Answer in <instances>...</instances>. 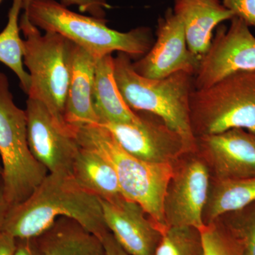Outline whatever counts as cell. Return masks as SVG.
<instances>
[{
    "instance_id": "cell-1",
    "label": "cell",
    "mask_w": 255,
    "mask_h": 255,
    "mask_svg": "<svg viewBox=\"0 0 255 255\" xmlns=\"http://www.w3.org/2000/svg\"><path fill=\"white\" fill-rule=\"evenodd\" d=\"M61 217L75 220L100 239L110 232L100 198L70 173L47 174L27 199L11 207L1 231L16 239L36 238Z\"/></svg>"
},
{
    "instance_id": "cell-2",
    "label": "cell",
    "mask_w": 255,
    "mask_h": 255,
    "mask_svg": "<svg viewBox=\"0 0 255 255\" xmlns=\"http://www.w3.org/2000/svg\"><path fill=\"white\" fill-rule=\"evenodd\" d=\"M114 76L126 103L134 112L154 114L182 137L189 150L196 147L191 127L190 96L194 76L179 72L162 79H149L137 74L131 58L119 53L114 58Z\"/></svg>"
},
{
    "instance_id": "cell-3",
    "label": "cell",
    "mask_w": 255,
    "mask_h": 255,
    "mask_svg": "<svg viewBox=\"0 0 255 255\" xmlns=\"http://www.w3.org/2000/svg\"><path fill=\"white\" fill-rule=\"evenodd\" d=\"M24 13L37 28L61 35L96 59L115 51L139 59L154 43L149 28L116 31L107 26L105 18L78 14L55 0H31Z\"/></svg>"
},
{
    "instance_id": "cell-4",
    "label": "cell",
    "mask_w": 255,
    "mask_h": 255,
    "mask_svg": "<svg viewBox=\"0 0 255 255\" xmlns=\"http://www.w3.org/2000/svg\"><path fill=\"white\" fill-rule=\"evenodd\" d=\"M75 128L80 145L97 151L110 162L124 197L140 204L164 232L167 229L164 198L175 172L172 164L150 163L136 158L124 150L112 133L98 124H85Z\"/></svg>"
},
{
    "instance_id": "cell-5",
    "label": "cell",
    "mask_w": 255,
    "mask_h": 255,
    "mask_svg": "<svg viewBox=\"0 0 255 255\" xmlns=\"http://www.w3.org/2000/svg\"><path fill=\"white\" fill-rule=\"evenodd\" d=\"M19 26L24 36L23 64L31 78L28 98L46 106L60 127L73 130L67 124L65 113L75 44L54 32L42 34L26 13Z\"/></svg>"
},
{
    "instance_id": "cell-6",
    "label": "cell",
    "mask_w": 255,
    "mask_h": 255,
    "mask_svg": "<svg viewBox=\"0 0 255 255\" xmlns=\"http://www.w3.org/2000/svg\"><path fill=\"white\" fill-rule=\"evenodd\" d=\"M191 127L195 137L231 129L255 134V70L233 74L190 96Z\"/></svg>"
},
{
    "instance_id": "cell-7",
    "label": "cell",
    "mask_w": 255,
    "mask_h": 255,
    "mask_svg": "<svg viewBox=\"0 0 255 255\" xmlns=\"http://www.w3.org/2000/svg\"><path fill=\"white\" fill-rule=\"evenodd\" d=\"M0 159L11 207L27 199L48 174L32 155L28 144L26 112L14 103L9 80L1 71Z\"/></svg>"
},
{
    "instance_id": "cell-8",
    "label": "cell",
    "mask_w": 255,
    "mask_h": 255,
    "mask_svg": "<svg viewBox=\"0 0 255 255\" xmlns=\"http://www.w3.org/2000/svg\"><path fill=\"white\" fill-rule=\"evenodd\" d=\"M229 28L219 25L194 77V89L206 88L223 78L255 70V37L242 18L234 16Z\"/></svg>"
},
{
    "instance_id": "cell-9",
    "label": "cell",
    "mask_w": 255,
    "mask_h": 255,
    "mask_svg": "<svg viewBox=\"0 0 255 255\" xmlns=\"http://www.w3.org/2000/svg\"><path fill=\"white\" fill-rule=\"evenodd\" d=\"M130 123L98 124L109 130L124 150L137 159L156 164H172L189 151L182 137L154 114L137 112Z\"/></svg>"
},
{
    "instance_id": "cell-10",
    "label": "cell",
    "mask_w": 255,
    "mask_h": 255,
    "mask_svg": "<svg viewBox=\"0 0 255 255\" xmlns=\"http://www.w3.org/2000/svg\"><path fill=\"white\" fill-rule=\"evenodd\" d=\"M28 147L34 158L48 173H70L80 148L76 129L60 127L40 101L26 100Z\"/></svg>"
},
{
    "instance_id": "cell-11",
    "label": "cell",
    "mask_w": 255,
    "mask_h": 255,
    "mask_svg": "<svg viewBox=\"0 0 255 255\" xmlns=\"http://www.w3.org/2000/svg\"><path fill=\"white\" fill-rule=\"evenodd\" d=\"M156 36L150 50L132 63L135 71L149 79L167 78L179 72L194 77L201 59L188 48L184 24L173 9H167L159 18Z\"/></svg>"
},
{
    "instance_id": "cell-12",
    "label": "cell",
    "mask_w": 255,
    "mask_h": 255,
    "mask_svg": "<svg viewBox=\"0 0 255 255\" xmlns=\"http://www.w3.org/2000/svg\"><path fill=\"white\" fill-rule=\"evenodd\" d=\"M209 189V170L200 160H191L174 172L164 201L167 228L204 227Z\"/></svg>"
},
{
    "instance_id": "cell-13",
    "label": "cell",
    "mask_w": 255,
    "mask_h": 255,
    "mask_svg": "<svg viewBox=\"0 0 255 255\" xmlns=\"http://www.w3.org/2000/svg\"><path fill=\"white\" fill-rule=\"evenodd\" d=\"M101 203L106 226L128 253L155 255L163 232L140 204L124 196Z\"/></svg>"
},
{
    "instance_id": "cell-14",
    "label": "cell",
    "mask_w": 255,
    "mask_h": 255,
    "mask_svg": "<svg viewBox=\"0 0 255 255\" xmlns=\"http://www.w3.org/2000/svg\"><path fill=\"white\" fill-rule=\"evenodd\" d=\"M217 174L218 179L255 177V134L235 128L196 137Z\"/></svg>"
},
{
    "instance_id": "cell-15",
    "label": "cell",
    "mask_w": 255,
    "mask_h": 255,
    "mask_svg": "<svg viewBox=\"0 0 255 255\" xmlns=\"http://www.w3.org/2000/svg\"><path fill=\"white\" fill-rule=\"evenodd\" d=\"M173 11L184 24L188 48L200 59L209 49L214 28L236 16L221 0H174Z\"/></svg>"
},
{
    "instance_id": "cell-16",
    "label": "cell",
    "mask_w": 255,
    "mask_h": 255,
    "mask_svg": "<svg viewBox=\"0 0 255 255\" xmlns=\"http://www.w3.org/2000/svg\"><path fill=\"white\" fill-rule=\"evenodd\" d=\"M96 63L95 57L75 44L65 113L72 127L99 124L92 100Z\"/></svg>"
},
{
    "instance_id": "cell-17",
    "label": "cell",
    "mask_w": 255,
    "mask_h": 255,
    "mask_svg": "<svg viewBox=\"0 0 255 255\" xmlns=\"http://www.w3.org/2000/svg\"><path fill=\"white\" fill-rule=\"evenodd\" d=\"M114 57L107 55L97 59L94 82V109L99 124L130 123L137 120V112L126 103L114 76Z\"/></svg>"
},
{
    "instance_id": "cell-18",
    "label": "cell",
    "mask_w": 255,
    "mask_h": 255,
    "mask_svg": "<svg viewBox=\"0 0 255 255\" xmlns=\"http://www.w3.org/2000/svg\"><path fill=\"white\" fill-rule=\"evenodd\" d=\"M36 241L46 255H106L102 239L66 217L59 218Z\"/></svg>"
},
{
    "instance_id": "cell-19",
    "label": "cell",
    "mask_w": 255,
    "mask_h": 255,
    "mask_svg": "<svg viewBox=\"0 0 255 255\" xmlns=\"http://www.w3.org/2000/svg\"><path fill=\"white\" fill-rule=\"evenodd\" d=\"M71 174L80 187L102 200H114L124 196L113 167L90 147L80 146Z\"/></svg>"
},
{
    "instance_id": "cell-20",
    "label": "cell",
    "mask_w": 255,
    "mask_h": 255,
    "mask_svg": "<svg viewBox=\"0 0 255 255\" xmlns=\"http://www.w3.org/2000/svg\"><path fill=\"white\" fill-rule=\"evenodd\" d=\"M255 203V177L218 179L208 204V223L221 216L237 212Z\"/></svg>"
},
{
    "instance_id": "cell-21",
    "label": "cell",
    "mask_w": 255,
    "mask_h": 255,
    "mask_svg": "<svg viewBox=\"0 0 255 255\" xmlns=\"http://www.w3.org/2000/svg\"><path fill=\"white\" fill-rule=\"evenodd\" d=\"M23 7V0H13L8 14L6 26L0 33V63L11 69L17 76L20 86L27 95L31 78L23 68V40L20 37L18 16Z\"/></svg>"
},
{
    "instance_id": "cell-22",
    "label": "cell",
    "mask_w": 255,
    "mask_h": 255,
    "mask_svg": "<svg viewBox=\"0 0 255 255\" xmlns=\"http://www.w3.org/2000/svg\"><path fill=\"white\" fill-rule=\"evenodd\" d=\"M204 255H246L239 235L229 225L206 223L201 230Z\"/></svg>"
},
{
    "instance_id": "cell-23",
    "label": "cell",
    "mask_w": 255,
    "mask_h": 255,
    "mask_svg": "<svg viewBox=\"0 0 255 255\" xmlns=\"http://www.w3.org/2000/svg\"><path fill=\"white\" fill-rule=\"evenodd\" d=\"M155 255H204L200 231L190 227L167 228Z\"/></svg>"
},
{
    "instance_id": "cell-24",
    "label": "cell",
    "mask_w": 255,
    "mask_h": 255,
    "mask_svg": "<svg viewBox=\"0 0 255 255\" xmlns=\"http://www.w3.org/2000/svg\"><path fill=\"white\" fill-rule=\"evenodd\" d=\"M248 209L241 210L243 214L231 226L243 241L245 255H255V205Z\"/></svg>"
},
{
    "instance_id": "cell-25",
    "label": "cell",
    "mask_w": 255,
    "mask_h": 255,
    "mask_svg": "<svg viewBox=\"0 0 255 255\" xmlns=\"http://www.w3.org/2000/svg\"><path fill=\"white\" fill-rule=\"evenodd\" d=\"M30 1L31 0H23V10L27 7ZM61 4L66 7L76 5L82 12L89 13L99 18H105V10L112 8L107 0H61Z\"/></svg>"
},
{
    "instance_id": "cell-26",
    "label": "cell",
    "mask_w": 255,
    "mask_h": 255,
    "mask_svg": "<svg viewBox=\"0 0 255 255\" xmlns=\"http://www.w3.org/2000/svg\"><path fill=\"white\" fill-rule=\"evenodd\" d=\"M223 4L248 26L255 28V0H223Z\"/></svg>"
},
{
    "instance_id": "cell-27",
    "label": "cell",
    "mask_w": 255,
    "mask_h": 255,
    "mask_svg": "<svg viewBox=\"0 0 255 255\" xmlns=\"http://www.w3.org/2000/svg\"><path fill=\"white\" fill-rule=\"evenodd\" d=\"M14 255H46L38 246L36 238L16 239Z\"/></svg>"
},
{
    "instance_id": "cell-28",
    "label": "cell",
    "mask_w": 255,
    "mask_h": 255,
    "mask_svg": "<svg viewBox=\"0 0 255 255\" xmlns=\"http://www.w3.org/2000/svg\"><path fill=\"white\" fill-rule=\"evenodd\" d=\"M106 255H131L128 253L116 241L113 235L108 232L102 238Z\"/></svg>"
},
{
    "instance_id": "cell-29",
    "label": "cell",
    "mask_w": 255,
    "mask_h": 255,
    "mask_svg": "<svg viewBox=\"0 0 255 255\" xmlns=\"http://www.w3.org/2000/svg\"><path fill=\"white\" fill-rule=\"evenodd\" d=\"M16 239L5 231H0V255H14Z\"/></svg>"
},
{
    "instance_id": "cell-30",
    "label": "cell",
    "mask_w": 255,
    "mask_h": 255,
    "mask_svg": "<svg viewBox=\"0 0 255 255\" xmlns=\"http://www.w3.org/2000/svg\"><path fill=\"white\" fill-rule=\"evenodd\" d=\"M10 209H11V206L6 197L4 180H3L2 176H0V231L2 230L5 220Z\"/></svg>"
},
{
    "instance_id": "cell-31",
    "label": "cell",
    "mask_w": 255,
    "mask_h": 255,
    "mask_svg": "<svg viewBox=\"0 0 255 255\" xmlns=\"http://www.w3.org/2000/svg\"><path fill=\"white\" fill-rule=\"evenodd\" d=\"M3 175V166L2 163H1V159H0V176Z\"/></svg>"
},
{
    "instance_id": "cell-32",
    "label": "cell",
    "mask_w": 255,
    "mask_h": 255,
    "mask_svg": "<svg viewBox=\"0 0 255 255\" xmlns=\"http://www.w3.org/2000/svg\"><path fill=\"white\" fill-rule=\"evenodd\" d=\"M1 0H0V2H1Z\"/></svg>"
}]
</instances>
